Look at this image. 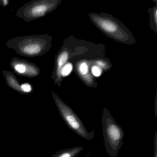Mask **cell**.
Segmentation results:
<instances>
[{
	"mask_svg": "<svg viewBox=\"0 0 157 157\" xmlns=\"http://www.w3.org/2000/svg\"><path fill=\"white\" fill-rule=\"evenodd\" d=\"M52 39L47 34L18 36L8 40L6 45L20 56L35 57L42 56L48 52Z\"/></svg>",
	"mask_w": 157,
	"mask_h": 157,
	"instance_id": "6da1fadb",
	"label": "cell"
},
{
	"mask_svg": "<svg viewBox=\"0 0 157 157\" xmlns=\"http://www.w3.org/2000/svg\"><path fill=\"white\" fill-rule=\"evenodd\" d=\"M102 124L105 150L110 157H117L124 143V132L106 108L103 112Z\"/></svg>",
	"mask_w": 157,
	"mask_h": 157,
	"instance_id": "7a4b0ae2",
	"label": "cell"
},
{
	"mask_svg": "<svg viewBox=\"0 0 157 157\" xmlns=\"http://www.w3.org/2000/svg\"><path fill=\"white\" fill-rule=\"evenodd\" d=\"M53 98L63 121L67 126L82 138L90 140L94 137V130L89 132L81 119L71 107L65 104L54 92Z\"/></svg>",
	"mask_w": 157,
	"mask_h": 157,
	"instance_id": "3957f363",
	"label": "cell"
},
{
	"mask_svg": "<svg viewBox=\"0 0 157 157\" xmlns=\"http://www.w3.org/2000/svg\"><path fill=\"white\" fill-rule=\"evenodd\" d=\"M59 4V1L55 0H33L21 7L15 15L26 22H30L52 12Z\"/></svg>",
	"mask_w": 157,
	"mask_h": 157,
	"instance_id": "277c9868",
	"label": "cell"
},
{
	"mask_svg": "<svg viewBox=\"0 0 157 157\" xmlns=\"http://www.w3.org/2000/svg\"><path fill=\"white\" fill-rule=\"evenodd\" d=\"M10 66L14 73L21 77L36 78L41 72V69L34 63L19 58H13Z\"/></svg>",
	"mask_w": 157,
	"mask_h": 157,
	"instance_id": "5b68a950",
	"label": "cell"
},
{
	"mask_svg": "<svg viewBox=\"0 0 157 157\" xmlns=\"http://www.w3.org/2000/svg\"><path fill=\"white\" fill-rule=\"evenodd\" d=\"M2 74L4 76L7 85L10 88L21 94H23L21 90V84L12 72L4 70L2 71Z\"/></svg>",
	"mask_w": 157,
	"mask_h": 157,
	"instance_id": "8992f818",
	"label": "cell"
},
{
	"mask_svg": "<svg viewBox=\"0 0 157 157\" xmlns=\"http://www.w3.org/2000/svg\"><path fill=\"white\" fill-rule=\"evenodd\" d=\"M83 149V147L81 146L64 149L59 151L51 157H77Z\"/></svg>",
	"mask_w": 157,
	"mask_h": 157,
	"instance_id": "52a82bcc",
	"label": "cell"
},
{
	"mask_svg": "<svg viewBox=\"0 0 157 157\" xmlns=\"http://www.w3.org/2000/svg\"><path fill=\"white\" fill-rule=\"evenodd\" d=\"M95 21L96 23L107 33H114L117 30V26L114 23L108 20L95 18Z\"/></svg>",
	"mask_w": 157,
	"mask_h": 157,
	"instance_id": "ba28073f",
	"label": "cell"
},
{
	"mask_svg": "<svg viewBox=\"0 0 157 157\" xmlns=\"http://www.w3.org/2000/svg\"><path fill=\"white\" fill-rule=\"evenodd\" d=\"M72 66L71 64L68 63L65 65L61 69V71H60V76L65 77V76H67L71 72L72 70Z\"/></svg>",
	"mask_w": 157,
	"mask_h": 157,
	"instance_id": "9c48e42d",
	"label": "cell"
},
{
	"mask_svg": "<svg viewBox=\"0 0 157 157\" xmlns=\"http://www.w3.org/2000/svg\"><path fill=\"white\" fill-rule=\"evenodd\" d=\"M21 90L23 94H29L33 91V87L30 83H23L21 84Z\"/></svg>",
	"mask_w": 157,
	"mask_h": 157,
	"instance_id": "30bf717a",
	"label": "cell"
},
{
	"mask_svg": "<svg viewBox=\"0 0 157 157\" xmlns=\"http://www.w3.org/2000/svg\"><path fill=\"white\" fill-rule=\"evenodd\" d=\"M79 70L81 73L83 75H85L88 71V66L85 63H82L81 64L79 67Z\"/></svg>",
	"mask_w": 157,
	"mask_h": 157,
	"instance_id": "8fae6325",
	"label": "cell"
},
{
	"mask_svg": "<svg viewBox=\"0 0 157 157\" xmlns=\"http://www.w3.org/2000/svg\"><path fill=\"white\" fill-rule=\"evenodd\" d=\"M93 74L96 77H99L101 74V71L97 67H94L92 69Z\"/></svg>",
	"mask_w": 157,
	"mask_h": 157,
	"instance_id": "7c38bea8",
	"label": "cell"
},
{
	"mask_svg": "<svg viewBox=\"0 0 157 157\" xmlns=\"http://www.w3.org/2000/svg\"><path fill=\"white\" fill-rule=\"evenodd\" d=\"M157 132H156L155 135L154 140V157H157Z\"/></svg>",
	"mask_w": 157,
	"mask_h": 157,
	"instance_id": "4fadbf2b",
	"label": "cell"
},
{
	"mask_svg": "<svg viewBox=\"0 0 157 157\" xmlns=\"http://www.w3.org/2000/svg\"><path fill=\"white\" fill-rule=\"evenodd\" d=\"M9 0H0V5L2 7H6L10 4Z\"/></svg>",
	"mask_w": 157,
	"mask_h": 157,
	"instance_id": "5bb4252c",
	"label": "cell"
},
{
	"mask_svg": "<svg viewBox=\"0 0 157 157\" xmlns=\"http://www.w3.org/2000/svg\"><path fill=\"white\" fill-rule=\"evenodd\" d=\"M98 64L100 65L101 67H105V64L103 62H98Z\"/></svg>",
	"mask_w": 157,
	"mask_h": 157,
	"instance_id": "9a60e30c",
	"label": "cell"
}]
</instances>
